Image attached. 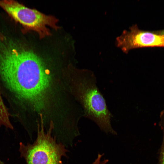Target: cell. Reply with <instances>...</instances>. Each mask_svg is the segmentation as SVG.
<instances>
[{
    "instance_id": "6da1fadb",
    "label": "cell",
    "mask_w": 164,
    "mask_h": 164,
    "mask_svg": "<svg viewBox=\"0 0 164 164\" xmlns=\"http://www.w3.org/2000/svg\"><path fill=\"white\" fill-rule=\"evenodd\" d=\"M0 78L20 102L35 111L43 108L50 78L44 63L32 50L0 37Z\"/></svg>"
},
{
    "instance_id": "7a4b0ae2",
    "label": "cell",
    "mask_w": 164,
    "mask_h": 164,
    "mask_svg": "<svg viewBox=\"0 0 164 164\" xmlns=\"http://www.w3.org/2000/svg\"><path fill=\"white\" fill-rule=\"evenodd\" d=\"M37 126L36 138L33 143H19L21 156L26 164H63L62 158L67 157L69 150L53 135V124L46 131L43 124Z\"/></svg>"
},
{
    "instance_id": "3957f363",
    "label": "cell",
    "mask_w": 164,
    "mask_h": 164,
    "mask_svg": "<svg viewBox=\"0 0 164 164\" xmlns=\"http://www.w3.org/2000/svg\"><path fill=\"white\" fill-rule=\"evenodd\" d=\"M0 7L27 29L36 32L40 39L51 35L47 26L56 30L60 28L56 25L58 20L55 17L28 8L17 1L0 0Z\"/></svg>"
},
{
    "instance_id": "277c9868",
    "label": "cell",
    "mask_w": 164,
    "mask_h": 164,
    "mask_svg": "<svg viewBox=\"0 0 164 164\" xmlns=\"http://www.w3.org/2000/svg\"><path fill=\"white\" fill-rule=\"evenodd\" d=\"M82 101L88 117L93 120L101 130L114 135L117 132L111 124L112 114L109 111L105 100L96 85V79L92 73L84 80Z\"/></svg>"
},
{
    "instance_id": "5b68a950",
    "label": "cell",
    "mask_w": 164,
    "mask_h": 164,
    "mask_svg": "<svg viewBox=\"0 0 164 164\" xmlns=\"http://www.w3.org/2000/svg\"><path fill=\"white\" fill-rule=\"evenodd\" d=\"M115 44L124 53L127 54L130 50L138 48L164 46V36L142 30L135 24L129 27V30H124L116 38Z\"/></svg>"
},
{
    "instance_id": "8992f818",
    "label": "cell",
    "mask_w": 164,
    "mask_h": 164,
    "mask_svg": "<svg viewBox=\"0 0 164 164\" xmlns=\"http://www.w3.org/2000/svg\"><path fill=\"white\" fill-rule=\"evenodd\" d=\"M10 114L2 98L0 92V125L10 129H13L9 118Z\"/></svg>"
},
{
    "instance_id": "52a82bcc",
    "label": "cell",
    "mask_w": 164,
    "mask_h": 164,
    "mask_svg": "<svg viewBox=\"0 0 164 164\" xmlns=\"http://www.w3.org/2000/svg\"><path fill=\"white\" fill-rule=\"evenodd\" d=\"M161 125L163 132V140L160 149L159 164H164V109L161 112Z\"/></svg>"
},
{
    "instance_id": "ba28073f",
    "label": "cell",
    "mask_w": 164,
    "mask_h": 164,
    "mask_svg": "<svg viewBox=\"0 0 164 164\" xmlns=\"http://www.w3.org/2000/svg\"><path fill=\"white\" fill-rule=\"evenodd\" d=\"M92 164H103L99 160L95 159L92 162Z\"/></svg>"
},
{
    "instance_id": "9c48e42d",
    "label": "cell",
    "mask_w": 164,
    "mask_h": 164,
    "mask_svg": "<svg viewBox=\"0 0 164 164\" xmlns=\"http://www.w3.org/2000/svg\"><path fill=\"white\" fill-rule=\"evenodd\" d=\"M160 35L163 36H164V30L161 31L160 32Z\"/></svg>"
}]
</instances>
